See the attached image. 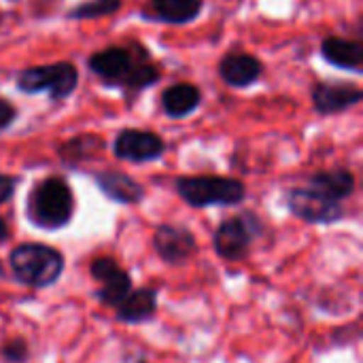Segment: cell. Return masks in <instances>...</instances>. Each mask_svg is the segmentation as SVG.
<instances>
[{"instance_id":"cell-3","label":"cell","mask_w":363,"mask_h":363,"mask_svg":"<svg viewBox=\"0 0 363 363\" xmlns=\"http://www.w3.org/2000/svg\"><path fill=\"white\" fill-rule=\"evenodd\" d=\"M177 194L194 208L234 206L247 196L245 183L230 177H181L174 183Z\"/></svg>"},{"instance_id":"cell-8","label":"cell","mask_w":363,"mask_h":363,"mask_svg":"<svg viewBox=\"0 0 363 363\" xmlns=\"http://www.w3.org/2000/svg\"><path fill=\"white\" fill-rule=\"evenodd\" d=\"M89 274L100 283L98 298L106 306H119L125 296L132 291L130 274L113 259V257H98L89 266Z\"/></svg>"},{"instance_id":"cell-12","label":"cell","mask_w":363,"mask_h":363,"mask_svg":"<svg viewBox=\"0 0 363 363\" xmlns=\"http://www.w3.org/2000/svg\"><path fill=\"white\" fill-rule=\"evenodd\" d=\"M264 72V64L245 51H234L221 57L219 62V77L230 87H249L253 85Z\"/></svg>"},{"instance_id":"cell-2","label":"cell","mask_w":363,"mask_h":363,"mask_svg":"<svg viewBox=\"0 0 363 363\" xmlns=\"http://www.w3.org/2000/svg\"><path fill=\"white\" fill-rule=\"evenodd\" d=\"M9 266L17 281L30 287H49L64 272V255L47 245L28 242L11 251Z\"/></svg>"},{"instance_id":"cell-20","label":"cell","mask_w":363,"mask_h":363,"mask_svg":"<svg viewBox=\"0 0 363 363\" xmlns=\"http://www.w3.org/2000/svg\"><path fill=\"white\" fill-rule=\"evenodd\" d=\"M121 9V0H87L68 11V19H98Z\"/></svg>"},{"instance_id":"cell-27","label":"cell","mask_w":363,"mask_h":363,"mask_svg":"<svg viewBox=\"0 0 363 363\" xmlns=\"http://www.w3.org/2000/svg\"><path fill=\"white\" fill-rule=\"evenodd\" d=\"M138 363H147V362H138Z\"/></svg>"},{"instance_id":"cell-26","label":"cell","mask_w":363,"mask_h":363,"mask_svg":"<svg viewBox=\"0 0 363 363\" xmlns=\"http://www.w3.org/2000/svg\"><path fill=\"white\" fill-rule=\"evenodd\" d=\"M0 274H2V266H0Z\"/></svg>"},{"instance_id":"cell-25","label":"cell","mask_w":363,"mask_h":363,"mask_svg":"<svg viewBox=\"0 0 363 363\" xmlns=\"http://www.w3.org/2000/svg\"><path fill=\"white\" fill-rule=\"evenodd\" d=\"M6 236H9V230H6V223L0 219V242H4L6 240Z\"/></svg>"},{"instance_id":"cell-17","label":"cell","mask_w":363,"mask_h":363,"mask_svg":"<svg viewBox=\"0 0 363 363\" xmlns=\"http://www.w3.org/2000/svg\"><path fill=\"white\" fill-rule=\"evenodd\" d=\"M308 187L334 202H340L355 191V177L351 170H345V168L323 170V172H317L311 177Z\"/></svg>"},{"instance_id":"cell-22","label":"cell","mask_w":363,"mask_h":363,"mask_svg":"<svg viewBox=\"0 0 363 363\" xmlns=\"http://www.w3.org/2000/svg\"><path fill=\"white\" fill-rule=\"evenodd\" d=\"M2 357L9 363H23L28 359V345L21 338H13L2 347Z\"/></svg>"},{"instance_id":"cell-4","label":"cell","mask_w":363,"mask_h":363,"mask_svg":"<svg viewBox=\"0 0 363 363\" xmlns=\"http://www.w3.org/2000/svg\"><path fill=\"white\" fill-rule=\"evenodd\" d=\"M79 83V70L70 62H55L45 66H32L17 74V87L23 94L47 91L51 100L68 98Z\"/></svg>"},{"instance_id":"cell-10","label":"cell","mask_w":363,"mask_h":363,"mask_svg":"<svg viewBox=\"0 0 363 363\" xmlns=\"http://www.w3.org/2000/svg\"><path fill=\"white\" fill-rule=\"evenodd\" d=\"M140 60H136L125 47H106L87 60L89 72L100 77L108 85H125L130 72Z\"/></svg>"},{"instance_id":"cell-16","label":"cell","mask_w":363,"mask_h":363,"mask_svg":"<svg viewBox=\"0 0 363 363\" xmlns=\"http://www.w3.org/2000/svg\"><path fill=\"white\" fill-rule=\"evenodd\" d=\"M202 102V91L194 83H177L164 89L162 94V108L172 119H183L191 115Z\"/></svg>"},{"instance_id":"cell-21","label":"cell","mask_w":363,"mask_h":363,"mask_svg":"<svg viewBox=\"0 0 363 363\" xmlns=\"http://www.w3.org/2000/svg\"><path fill=\"white\" fill-rule=\"evenodd\" d=\"M157 79H160V70H157L153 64H149V62H143V60H140V62L134 66V70L130 72V77H128V81H125V85H123V87L140 91V89L151 87Z\"/></svg>"},{"instance_id":"cell-9","label":"cell","mask_w":363,"mask_h":363,"mask_svg":"<svg viewBox=\"0 0 363 363\" xmlns=\"http://www.w3.org/2000/svg\"><path fill=\"white\" fill-rule=\"evenodd\" d=\"M311 98L317 113L338 115L362 102L363 89L359 85L347 81H319L311 91Z\"/></svg>"},{"instance_id":"cell-23","label":"cell","mask_w":363,"mask_h":363,"mask_svg":"<svg viewBox=\"0 0 363 363\" xmlns=\"http://www.w3.org/2000/svg\"><path fill=\"white\" fill-rule=\"evenodd\" d=\"M15 119H17V108H15V104L0 96V130L11 128Z\"/></svg>"},{"instance_id":"cell-14","label":"cell","mask_w":363,"mask_h":363,"mask_svg":"<svg viewBox=\"0 0 363 363\" xmlns=\"http://www.w3.org/2000/svg\"><path fill=\"white\" fill-rule=\"evenodd\" d=\"M94 181L98 185V189L119 202V204H136L145 198V189L140 183H136L132 177L123 174V172H117V170H102V172H96L94 174Z\"/></svg>"},{"instance_id":"cell-15","label":"cell","mask_w":363,"mask_h":363,"mask_svg":"<svg viewBox=\"0 0 363 363\" xmlns=\"http://www.w3.org/2000/svg\"><path fill=\"white\" fill-rule=\"evenodd\" d=\"M321 55L336 68L362 72L363 45L359 40L342 38V36H325L321 43Z\"/></svg>"},{"instance_id":"cell-11","label":"cell","mask_w":363,"mask_h":363,"mask_svg":"<svg viewBox=\"0 0 363 363\" xmlns=\"http://www.w3.org/2000/svg\"><path fill=\"white\" fill-rule=\"evenodd\" d=\"M153 245L166 264H185L196 253V236L181 225H160Z\"/></svg>"},{"instance_id":"cell-19","label":"cell","mask_w":363,"mask_h":363,"mask_svg":"<svg viewBox=\"0 0 363 363\" xmlns=\"http://www.w3.org/2000/svg\"><path fill=\"white\" fill-rule=\"evenodd\" d=\"M100 149H102V138H98L94 134H81V136L64 143L60 147V155L66 164H74V162H83V160L91 157Z\"/></svg>"},{"instance_id":"cell-5","label":"cell","mask_w":363,"mask_h":363,"mask_svg":"<svg viewBox=\"0 0 363 363\" xmlns=\"http://www.w3.org/2000/svg\"><path fill=\"white\" fill-rule=\"evenodd\" d=\"M259 221L255 215H240L223 221L215 232V251L228 262H236L247 255L253 238L259 234Z\"/></svg>"},{"instance_id":"cell-13","label":"cell","mask_w":363,"mask_h":363,"mask_svg":"<svg viewBox=\"0 0 363 363\" xmlns=\"http://www.w3.org/2000/svg\"><path fill=\"white\" fill-rule=\"evenodd\" d=\"M202 6L204 0H151L145 17L160 23L185 26L202 13Z\"/></svg>"},{"instance_id":"cell-1","label":"cell","mask_w":363,"mask_h":363,"mask_svg":"<svg viewBox=\"0 0 363 363\" xmlns=\"http://www.w3.org/2000/svg\"><path fill=\"white\" fill-rule=\"evenodd\" d=\"M74 215V196L62 177L40 181L28 200V219L40 230H62Z\"/></svg>"},{"instance_id":"cell-6","label":"cell","mask_w":363,"mask_h":363,"mask_svg":"<svg viewBox=\"0 0 363 363\" xmlns=\"http://www.w3.org/2000/svg\"><path fill=\"white\" fill-rule=\"evenodd\" d=\"M285 204L287 208L308 221V223H336L345 217V211L340 206V202H334L321 194H317L315 189L311 187H298V189H291L285 198Z\"/></svg>"},{"instance_id":"cell-7","label":"cell","mask_w":363,"mask_h":363,"mask_svg":"<svg viewBox=\"0 0 363 363\" xmlns=\"http://www.w3.org/2000/svg\"><path fill=\"white\" fill-rule=\"evenodd\" d=\"M113 151L119 160L132 164H145L160 160L166 151V143L162 136L147 130H121L113 143Z\"/></svg>"},{"instance_id":"cell-18","label":"cell","mask_w":363,"mask_h":363,"mask_svg":"<svg viewBox=\"0 0 363 363\" xmlns=\"http://www.w3.org/2000/svg\"><path fill=\"white\" fill-rule=\"evenodd\" d=\"M155 308H157L155 289L143 287L125 296V300L117 306V319L123 323H143L155 315Z\"/></svg>"},{"instance_id":"cell-24","label":"cell","mask_w":363,"mask_h":363,"mask_svg":"<svg viewBox=\"0 0 363 363\" xmlns=\"http://www.w3.org/2000/svg\"><path fill=\"white\" fill-rule=\"evenodd\" d=\"M19 185V179L17 177H11V174H0V204H4L6 200L13 198L15 189Z\"/></svg>"}]
</instances>
